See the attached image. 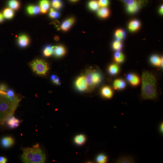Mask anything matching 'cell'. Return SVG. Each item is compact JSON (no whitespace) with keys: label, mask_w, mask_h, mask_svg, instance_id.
<instances>
[{"label":"cell","mask_w":163,"mask_h":163,"mask_svg":"<svg viewBox=\"0 0 163 163\" xmlns=\"http://www.w3.org/2000/svg\"><path fill=\"white\" fill-rule=\"evenodd\" d=\"M141 97L144 100H153L158 97L157 90L156 79L151 72L143 73Z\"/></svg>","instance_id":"obj_1"},{"label":"cell","mask_w":163,"mask_h":163,"mask_svg":"<svg viewBox=\"0 0 163 163\" xmlns=\"http://www.w3.org/2000/svg\"><path fill=\"white\" fill-rule=\"evenodd\" d=\"M29 65L34 73L40 76L46 75L50 69L49 65L47 62L40 58L35 59L31 61Z\"/></svg>","instance_id":"obj_2"},{"label":"cell","mask_w":163,"mask_h":163,"mask_svg":"<svg viewBox=\"0 0 163 163\" xmlns=\"http://www.w3.org/2000/svg\"><path fill=\"white\" fill-rule=\"evenodd\" d=\"M88 86L94 87L101 82L102 77L101 74L98 71L94 70L87 71L85 76Z\"/></svg>","instance_id":"obj_3"},{"label":"cell","mask_w":163,"mask_h":163,"mask_svg":"<svg viewBox=\"0 0 163 163\" xmlns=\"http://www.w3.org/2000/svg\"><path fill=\"white\" fill-rule=\"evenodd\" d=\"M34 151L33 157L30 163H43L46 160L45 153L38 144L34 146Z\"/></svg>","instance_id":"obj_4"},{"label":"cell","mask_w":163,"mask_h":163,"mask_svg":"<svg viewBox=\"0 0 163 163\" xmlns=\"http://www.w3.org/2000/svg\"><path fill=\"white\" fill-rule=\"evenodd\" d=\"M23 153L21 158L24 163H30L34 155V147L32 148H26L23 149Z\"/></svg>","instance_id":"obj_5"},{"label":"cell","mask_w":163,"mask_h":163,"mask_svg":"<svg viewBox=\"0 0 163 163\" xmlns=\"http://www.w3.org/2000/svg\"><path fill=\"white\" fill-rule=\"evenodd\" d=\"M75 85L77 89L82 92L86 90L88 87L85 76H81L78 78L75 82Z\"/></svg>","instance_id":"obj_6"},{"label":"cell","mask_w":163,"mask_h":163,"mask_svg":"<svg viewBox=\"0 0 163 163\" xmlns=\"http://www.w3.org/2000/svg\"><path fill=\"white\" fill-rule=\"evenodd\" d=\"M7 97L10 101L12 104L18 105L21 99L11 89H7L6 92Z\"/></svg>","instance_id":"obj_7"},{"label":"cell","mask_w":163,"mask_h":163,"mask_svg":"<svg viewBox=\"0 0 163 163\" xmlns=\"http://www.w3.org/2000/svg\"><path fill=\"white\" fill-rule=\"evenodd\" d=\"M75 21V19L73 17L67 19L62 23L61 28L65 32L67 31L74 24Z\"/></svg>","instance_id":"obj_8"},{"label":"cell","mask_w":163,"mask_h":163,"mask_svg":"<svg viewBox=\"0 0 163 163\" xmlns=\"http://www.w3.org/2000/svg\"><path fill=\"white\" fill-rule=\"evenodd\" d=\"M53 53L57 57L63 56L66 53V50L64 46L62 45H59L53 46Z\"/></svg>","instance_id":"obj_9"},{"label":"cell","mask_w":163,"mask_h":163,"mask_svg":"<svg viewBox=\"0 0 163 163\" xmlns=\"http://www.w3.org/2000/svg\"><path fill=\"white\" fill-rule=\"evenodd\" d=\"M116 163H134L135 162V158L129 156H121L115 161Z\"/></svg>","instance_id":"obj_10"},{"label":"cell","mask_w":163,"mask_h":163,"mask_svg":"<svg viewBox=\"0 0 163 163\" xmlns=\"http://www.w3.org/2000/svg\"><path fill=\"white\" fill-rule=\"evenodd\" d=\"M20 123V121L13 115L7 120L8 126L11 128L13 129L18 127Z\"/></svg>","instance_id":"obj_11"},{"label":"cell","mask_w":163,"mask_h":163,"mask_svg":"<svg viewBox=\"0 0 163 163\" xmlns=\"http://www.w3.org/2000/svg\"><path fill=\"white\" fill-rule=\"evenodd\" d=\"M127 79L130 83L133 86H137L140 83L139 78L136 75L133 74H128Z\"/></svg>","instance_id":"obj_12"},{"label":"cell","mask_w":163,"mask_h":163,"mask_svg":"<svg viewBox=\"0 0 163 163\" xmlns=\"http://www.w3.org/2000/svg\"><path fill=\"white\" fill-rule=\"evenodd\" d=\"M15 141L11 137H6L2 139L1 143L2 146L6 148H9L14 144Z\"/></svg>","instance_id":"obj_13"},{"label":"cell","mask_w":163,"mask_h":163,"mask_svg":"<svg viewBox=\"0 0 163 163\" xmlns=\"http://www.w3.org/2000/svg\"><path fill=\"white\" fill-rule=\"evenodd\" d=\"M18 44L21 47L24 48L27 46L29 43V40L26 35H22L18 38Z\"/></svg>","instance_id":"obj_14"},{"label":"cell","mask_w":163,"mask_h":163,"mask_svg":"<svg viewBox=\"0 0 163 163\" xmlns=\"http://www.w3.org/2000/svg\"><path fill=\"white\" fill-rule=\"evenodd\" d=\"M101 94L104 98L107 99H110L113 96V92L110 87L106 86L102 89Z\"/></svg>","instance_id":"obj_15"},{"label":"cell","mask_w":163,"mask_h":163,"mask_svg":"<svg viewBox=\"0 0 163 163\" xmlns=\"http://www.w3.org/2000/svg\"><path fill=\"white\" fill-rule=\"evenodd\" d=\"M41 12L42 13L47 12L50 7V3L48 0H42L40 3Z\"/></svg>","instance_id":"obj_16"},{"label":"cell","mask_w":163,"mask_h":163,"mask_svg":"<svg viewBox=\"0 0 163 163\" xmlns=\"http://www.w3.org/2000/svg\"><path fill=\"white\" fill-rule=\"evenodd\" d=\"M150 61L152 64L155 66L160 67L161 66L162 67L163 59L161 58L157 55L152 56L150 58Z\"/></svg>","instance_id":"obj_17"},{"label":"cell","mask_w":163,"mask_h":163,"mask_svg":"<svg viewBox=\"0 0 163 163\" xmlns=\"http://www.w3.org/2000/svg\"><path fill=\"white\" fill-rule=\"evenodd\" d=\"M140 25V23L139 21L136 20H133L129 23L128 28L131 31L134 32L139 29Z\"/></svg>","instance_id":"obj_18"},{"label":"cell","mask_w":163,"mask_h":163,"mask_svg":"<svg viewBox=\"0 0 163 163\" xmlns=\"http://www.w3.org/2000/svg\"><path fill=\"white\" fill-rule=\"evenodd\" d=\"M97 14L101 18H106L109 16L110 11L107 8L102 7L98 10Z\"/></svg>","instance_id":"obj_19"},{"label":"cell","mask_w":163,"mask_h":163,"mask_svg":"<svg viewBox=\"0 0 163 163\" xmlns=\"http://www.w3.org/2000/svg\"><path fill=\"white\" fill-rule=\"evenodd\" d=\"M126 83L122 79L115 80L114 82V87L116 89H121L125 88L126 87Z\"/></svg>","instance_id":"obj_20"},{"label":"cell","mask_w":163,"mask_h":163,"mask_svg":"<svg viewBox=\"0 0 163 163\" xmlns=\"http://www.w3.org/2000/svg\"><path fill=\"white\" fill-rule=\"evenodd\" d=\"M86 137L82 134L76 136L74 138V141L75 144L77 145H82L86 142Z\"/></svg>","instance_id":"obj_21"},{"label":"cell","mask_w":163,"mask_h":163,"mask_svg":"<svg viewBox=\"0 0 163 163\" xmlns=\"http://www.w3.org/2000/svg\"><path fill=\"white\" fill-rule=\"evenodd\" d=\"M142 6L140 4H135L127 6V10L130 13H134L138 11L140 7Z\"/></svg>","instance_id":"obj_22"},{"label":"cell","mask_w":163,"mask_h":163,"mask_svg":"<svg viewBox=\"0 0 163 163\" xmlns=\"http://www.w3.org/2000/svg\"><path fill=\"white\" fill-rule=\"evenodd\" d=\"M53 53V48L50 45H47L45 46L43 51L44 56L46 57L51 56Z\"/></svg>","instance_id":"obj_23"},{"label":"cell","mask_w":163,"mask_h":163,"mask_svg":"<svg viewBox=\"0 0 163 163\" xmlns=\"http://www.w3.org/2000/svg\"><path fill=\"white\" fill-rule=\"evenodd\" d=\"M115 35L117 40L120 41L125 37L126 33L123 30L119 29L116 31Z\"/></svg>","instance_id":"obj_24"},{"label":"cell","mask_w":163,"mask_h":163,"mask_svg":"<svg viewBox=\"0 0 163 163\" xmlns=\"http://www.w3.org/2000/svg\"><path fill=\"white\" fill-rule=\"evenodd\" d=\"M119 71V67L118 65L113 64L110 66L108 68V71L110 74L112 75L117 74Z\"/></svg>","instance_id":"obj_25"},{"label":"cell","mask_w":163,"mask_h":163,"mask_svg":"<svg viewBox=\"0 0 163 163\" xmlns=\"http://www.w3.org/2000/svg\"><path fill=\"white\" fill-rule=\"evenodd\" d=\"M108 157L105 155L101 153L97 155L96 158V161L98 163H106L108 161Z\"/></svg>","instance_id":"obj_26"},{"label":"cell","mask_w":163,"mask_h":163,"mask_svg":"<svg viewBox=\"0 0 163 163\" xmlns=\"http://www.w3.org/2000/svg\"><path fill=\"white\" fill-rule=\"evenodd\" d=\"M88 6L89 9L93 11L98 10L99 7L98 2L95 0L90 1L89 3Z\"/></svg>","instance_id":"obj_27"},{"label":"cell","mask_w":163,"mask_h":163,"mask_svg":"<svg viewBox=\"0 0 163 163\" xmlns=\"http://www.w3.org/2000/svg\"><path fill=\"white\" fill-rule=\"evenodd\" d=\"M10 9L14 10H17L19 8L20 4L17 0H10L8 3Z\"/></svg>","instance_id":"obj_28"},{"label":"cell","mask_w":163,"mask_h":163,"mask_svg":"<svg viewBox=\"0 0 163 163\" xmlns=\"http://www.w3.org/2000/svg\"><path fill=\"white\" fill-rule=\"evenodd\" d=\"M114 58L115 61L119 63H122L125 59V57L123 54L119 51L115 53Z\"/></svg>","instance_id":"obj_29"},{"label":"cell","mask_w":163,"mask_h":163,"mask_svg":"<svg viewBox=\"0 0 163 163\" xmlns=\"http://www.w3.org/2000/svg\"><path fill=\"white\" fill-rule=\"evenodd\" d=\"M14 15V13L13 10L10 8L5 9L3 11L4 17L7 19L12 18Z\"/></svg>","instance_id":"obj_30"},{"label":"cell","mask_w":163,"mask_h":163,"mask_svg":"<svg viewBox=\"0 0 163 163\" xmlns=\"http://www.w3.org/2000/svg\"><path fill=\"white\" fill-rule=\"evenodd\" d=\"M112 46L114 50L119 51L121 49L122 45L120 41L117 40L113 42Z\"/></svg>","instance_id":"obj_31"},{"label":"cell","mask_w":163,"mask_h":163,"mask_svg":"<svg viewBox=\"0 0 163 163\" xmlns=\"http://www.w3.org/2000/svg\"><path fill=\"white\" fill-rule=\"evenodd\" d=\"M52 5L54 8L59 9L62 7V3L60 0H53Z\"/></svg>","instance_id":"obj_32"},{"label":"cell","mask_w":163,"mask_h":163,"mask_svg":"<svg viewBox=\"0 0 163 163\" xmlns=\"http://www.w3.org/2000/svg\"><path fill=\"white\" fill-rule=\"evenodd\" d=\"M59 13L54 10L53 9L51 8L50 9L49 16L51 18L53 19L57 18L59 17Z\"/></svg>","instance_id":"obj_33"},{"label":"cell","mask_w":163,"mask_h":163,"mask_svg":"<svg viewBox=\"0 0 163 163\" xmlns=\"http://www.w3.org/2000/svg\"><path fill=\"white\" fill-rule=\"evenodd\" d=\"M120 1L126 4L127 6L135 4H138L142 5L140 4H139L137 2L135 1V0H120Z\"/></svg>","instance_id":"obj_34"},{"label":"cell","mask_w":163,"mask_h":163,"mask_svg":"<svg viewBox=\"0 0 163 163\" xmlns=\"http://www.w3.org/2000/svg\"><path fill=\"white\" fill-rule=\"evenodd\" d=\"M98 2L99 6L102 7H106L109 4L108 0H99Z\"/></svg>","instance_id":"obj_35"},{"label":"cell","mask_w":163,"mask_h":163,"mask_svg":"<svg viewBox=\"0 0 163 163\" xmlns=\"http://www.w3.org/2000/svg\"><path fill=\"white\" fill-rule=\"evenodd\" d=\"M28 13L31 15L34 14L35 6L30 5L28 6L27 8Z\"/></svg>","instance_id":"obj_36"},{"label":"cell","mask_w":163,"mask_h":163,"mask_svg":"<svg viewBox=\"0 0 163 163\" xmlns=\"http://www.w3.org/2000/svg\"><path fill=\"white\" fill-rule=\"evenodd\" d=\"M7 90V87L6 85L4 84H0V91L6 92Z\"/></svg>","instance_id":"obj_37"},{"label":"cell","mask_w":163,"mask_h":163,"mask_svg":"<svg viewBox=\"0 0 163 163\" xmlns=\"http://www.w3.org/2000/svg\"><path fill=\"white\" fill-rule=\"evenodd\" d=\"M158 130L159 133L161 135L163 134V122L161 121L158 127Z\"/></svg>","instance_id":"obj_38"},{"label":"cell","mask_w":163,"mask_h":163,"mask_svg":"<svg viewBox=\"0 0 163 163\" xmlns=\"http://www.w3.org/2000/svg\"><path fill=\"white\" fill-rule=\"evenodd\" d=\"M135 1L140 4L142 6L145 4L148 1V0H135Z\"/></svg>","instance_id":"obj_39"},{"label":"cell","mask_w":163,"mask_h":163,"mask_svg":"<svg viewBox=\"0 0 163 163\" xmlns=\"http://www.w3.org/2000/svg\"><path fill=\"white\" fill-rule=\"evenodd\" d=\"M40 12H41L40 7L38 6H35L34 14L39 13Z\"/></svg>","instance_id":"obj_40"},{"label":"cell","mask_w":163,"mask_h":163,"mask_svg":"<svg viewBox=\"0 0 163 163\" xmlns=\"http://www.w3.org/2000/svg\"><path fill=\"white\" fill-rule=\"evenodd\" d=\"M52 81L53 83L57 85H60V79L58 76H56V78L53 80Z\"/></svg>","instance_id":"obj_41"},{"label":"cell","mask_w":163,"mask_h":163,"mask_svg":"<svg viewBox=\"0 0 163 163\" xmlns=\"http://www.w3.org/2000/svg\"><path fill=\"white\" fill-rule=\"evenodd\" d=\"M7 161V159L3 157H0V163H5Z\"/></svg>","instance_id":"obj_42"},{"label":"cell","mask_w":163,"mask_h":163,"mask_svg":"<svg viewBox=\"0 0 163 163\" xmlns=\"http://www.w3.org/2000/svg\"><path fill=\"white\" fill-rule=\"evenodd\" d=\"M4 17L3 15L1 13H0V23L3 22L4 20Z\"/></svg>","instance_id":"obj_43"},{"label":"cell","mask_w":163,"mask_h":163,"mask_svg":"<svg viewBox=\"0 0 163 163\" xmlns=\"http://www.w3.org/2000/svg\"><path fill=\"white\" fill-rule=\"evenodd\" d=\"M163 6H162L160 7L159 10V12L161 15H163Z\"/></svg>","instance_id":"obj_44"},{"label":"cell","mask_w":163,"mask_h":163,"mask_svg":"<svg viewBox=\"0 0 163 163\" xmlns=\"http://www.w3.org/2000/svg\"><path fill=\"white\" fill-rule=\"evenodd\" d=\"M56 76L55 75H53L51 76V79L53 80L55 79L56 77Z\"/></svg>","instance_id":"obj_45"},{"label":"cell","mask_w":163,"mask_h":163,"mask_svg":"<svg viewBox=\"0 0 163 163\" xmlns=\"http://www.w3.org/2000/svg\"><path fill=\"white\" fill-rule=\"evenodd\" d=\"M54 39L56 41H58L59 40V37L58 36H56L54 37Z\"/></svg>","instance_id":"obj_46"},{"label":"cell","mask_w":163,"mask_h":163,"mask_svg":"<svg viewBox=\"0 0 163 163\" xmlns=\"http://www.w3.org/2000/svg\"><path fill=\"white\" fill-rule=\"evenodd\" d=\"M71 1H78V0H71Z\"/></svg>","instance_id":"obj_47"}]
</instances>
